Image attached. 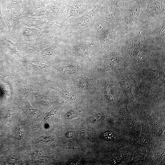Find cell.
<instances>
[{"instance_id":"2e32d148","label":"cell","mask_w":165,"mask_h":165,"mask_svg":"<svg viewBox=\"0 0 165 165\" xmlns=\"http://www.w3.org/2000/svg\"><path fill=\"white\" fill-rule=\"evenodd\" d=\"M104 117L103 114L102 112H99L91 116L90 118L89 121L92 123H97L102 120Z\"/></svg>"},{"instance_id":"8fae6325","label":"cell","mask_w":165,"mask_h":165,"mask_svg":"<svg viewBox=\"0 0 165 165\" xmlns=\"http://www.w3.org/2000/svg\"><path fill=\"white\" fill-rule=\"evenodd\" d=\"M24 130L23 127L18 125L13 129L12 137L14 139L20 140L24 137Z\"/></svg>"},{"instance_id":"6da1fadb","label":"cell","mask_w":165,"mask_h":165,"mask_svg":"<svg viewBox=\"0 0 165 165\" xmlns=\"http://www.w3.org/2000/svg\"><path fill=\"white\" fill-rule=\"evenodd\" d=\"M124 59L129 64L130 71L149 67L150 57L147 46L141 41L127 42L124 46Z\"/></svg>"},{"instance_id":"9c48e42d","label":"cell","mask_w":165,"mask_h":165,"mask_svg":"<svg viewBox=\"0 0 165 165\" xmlns=\"http://www.w3.org/2000/svg\"><path fill=\"white\" fill-rule=\"evenodd\" d=\"M79 86L83 90H87L91 88L93 85H95V82L93 81L92 79L88 77H83L79 81Z\"/></svg>"},{"instance_id":"277c9868","label":"cell","mask_w":165,"mask_h":165,"mask_svg":"<svg viewBox=\"0 0 165 165\" xmlns=\"http://www.w3.org/2000/svg\"><path fill=\"white\" fill-rule=\"evenodd\" d=\"M98 72L129 69V64L125 61L117 47H113L98 62L97 65Z\"/></svg>"},{"instance_id":"ffe728a7","label":"cell","mask_w":165,"mask_h":165,"mask_svg":"<svg viewBox=\"0 0 165 165\" xmlns=\"http://www.w3.org/2000/svg\"></svg>"},{"instance_id":"ba28073f","label":"cell","mask_w":165,"mask_h":165,"mask_svg":"<svg viewBox=\"0 0 165 165\" xmlns=\"http://www.w3.org/2000/svg\"><path fill=\"white\" fill-rule=\"evenodd\" d=\"M80 67L75 65H68L60 67L59 71L62 74L65 75H74L80 71Z\"/></svg>"},{"instance_id":"7a4b0ae2","label":"cell","mask_w":165,"mask_h":165,"mask_svg":"<svg viewBox=\"0 0 165 165\" xmlns=\"http://www.w3.org/2000/svg\"><path fill=\"white\" fill-rule=\"evenodd\" d=\"M102 73L99 87L106 101L113 107H120L122 102L127 99L120 88L117 79L111 72Z\"/></svg>"},{"instance_id":"8992f818","label":"cell","mask_w":165,"mask_h":165,"mask_svg":"<svg viewBox=\"0 0 165 165\" xmlns=\"http://www.w3.org/2000/svg\"><path fill=\"white\" fill-rule=\"evenodd\" d=\"M116 78L119 86L128 102H136L132 89L134 86V82L129 76L127 69L110 71Z\"/></svg>"},{"instance_id":"30bf717a","label":"cell","mask_w":165,"mask_h":165,"mask_svg":"<svg viewBox=\"0 0 165 165\" xmlns=\"http://www.w3.org/2000/svg\"><path fill=\"white\" fill-rule=\"evenodd\" d=\"M140 11V6L138 5H136L132 7L127 16V22L130 23L134 21L138 15Z\"/></svg>"},{"instance_id":"7c38bea8","label":"cell","mask_w":165,"mask_h":165,"mask_svg":"<svg viewBox=\"0 0 165 165\" xmlns=\"http://www.w3.org/2000/svg\"><path fill=\"white\" fill-rule=\"evenodd\" d=\"M58 90L61 95L68 100L74 101L77 99L76 94L73 92L61 89H59Z\"/></svg>"},{"instance_id":"5b68a950","label":"cell","mask_w":165,"mask_h":165,"mask_svg":"<svg viewBox=\"0 0 165 165\" xmlns=\"http://www.w3.org/2000/svg\"><path fill=\"white\" fill-rule=\"evenodd\" d=\"M130 77L144 81L152 85L165 89V72L149 67L136 71L127 70Z\"/></svg>"},{"instance_id":"e0dca14e","label":"cell","mask_w":165,"mask_h":165,"mask_svg":"<svg viewBox=\"0 0 165 165\" xmlns=\"http://www.w3.org/2000/svg\"><path fill=\"white\" fill-rule=\"evenodd\" d=\"M32 65L36 68L40 70H44L50 67V66H48L41 62H34L32 64Z\"/></svg>"},{"instance_id":"3957f363","label":"cell","mask_w":165,"mask_h":165,"mask_svg":"<svg viewBox=\"0 0 165 165\" xmlns=\"http://www.w3.org/2000/svg\"><path fill=\"white\" fill-rule=\"evenodd\" d=\"M129 76L134 83L133 94L135 99H138L141 103H160L164 101L165 89Z\"/></svg>"},{"instance_id":"52a82bcc","label":"cell","mask_w":165,"mask_h":165,"mask_svg":"<svg viewBox=\"0 0 165 165\" xmlns=\"http://www.w3.org/2000/svg\"><path fill=\"white\" fill-rule=\"evenodd\" d=\"M89 49L88 45L86 43H79L74 46L72 50V55L79 56L89 58Z\"/></svg>"},{"instance_id":"d6986e66","label":"cell","mask_w":165,"mask_h":165,"mask_svg":"<svg viewBox=\"0 0 165 165\" xmlns=\"http://www.w3.org/2000/svg\"><path fill=\"white\" fill-rule=\"evenodd\" d=\"M53 53V51L50 50H48L45 51L42 54V58L45 60H48L52 55Z\"/></svg>"},{"instance_id":"4fadbf2b","label":"cell","mask_w":165,"mask_h":165,"mask_svg":"<svg viewBox=\"0 0 165 165\" xmlns=\"http://www.w3.org/2000/svg\"><path fill=\"white\" fill-rule=\"evenodd\" d=\"M35 87L31 85L25 84L21 87L19 90V92L22 94H24L28 93L35 90Z\"/></svg>"},{"instance_id":"5bb4252c","label":"cell","mask_w":165,"mask_h":165,"mask_svg":"<svg viewBox=\"0 0 165 165\" xmlns=\"http://www.w3.org/2000/svg\"><path fill=\"white\" fill-rule=\"evenodd\" d=\"M149 138L147 130L142 126L141 134L140 139V143L142 144H146L149 143Z\"/></svg>"},{"instance_id":"9a60e30c","label":"cell","mask_w":165,"mask_h":165,"mask_svg":"<svg viewBox=\"0 0 165 165\" xmlns=\"http://www.w3.org/2000/svg\"><path fill=\"white\" fill-rule=\"evenodd\" d=\"M102 138L107 141H111L116 138V135L113 132L111 131H106L101 135Z\"/></svg>"},{"instance_id":"ac0fdd59","label":"cell","mask_w":165,"mask_h":165,"mask_svg":"<svg viewBox=\"0 0 165 165\" xmlns=\"http://www.w3.org/2000/svg\"><path fill=\"white\" fill-rule=\"evenodd\" d=\"M78 110L75 109L70 110L66 114L65 117L68 119H72L76 117L78 114Z\"/></svg>"}]
</instances>
